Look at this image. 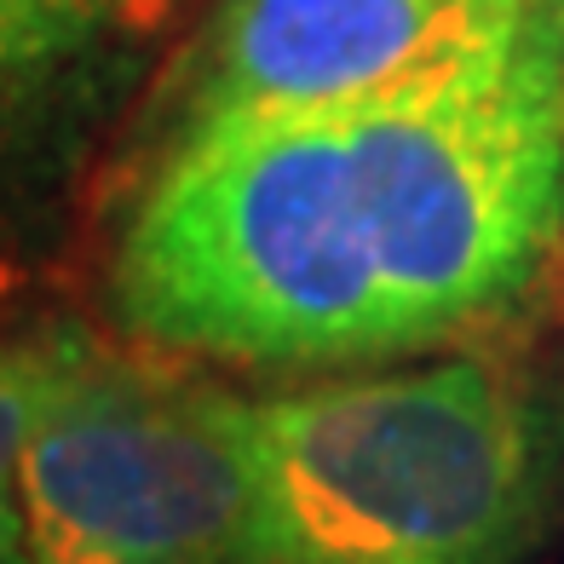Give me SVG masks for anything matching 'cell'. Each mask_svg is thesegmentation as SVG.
Returning <instances> with one entry per match:
<instances>
[{
  "label": "cell",
  "instance_id": "ba28073f",
  "mask_svg": "<svg viewBox=\"0 0 564 564\" xmlns=\"http://www.w3.org/2000/svg\"><path fill=\"white\" fill-rule=\"evenodd\" d=\"M553 18H558V46H564V0H553Z\"/></svg>",
  "mask_w": 564,
  "mask_h": 564
},
{
  "label": "cell",
  "instance_id": "8992f818",
  "mask_svg": "<svg viewBox=\"0 0 564 564\" xmlns=\"http://www.w3.org/2000/svg\"><path fill=\"white\" fill-rule=\"evenodd\" d=\"M98 30L75 23L53 0H0V116H12Z\"/></svg>",
  "mask_w": 564,
  "mask_h": 564
},
{
  "label": "cell",
  "instance_id": "3957f363",
  "mask_svg": "<svg viewBox=\"0 0 564 564\" xmlns=\"http://www.w3.org/2000/svg\"><path fill=\"white\" fill-rule=\"evenodd\" d=\"M23 449L30 564H242L248 398L93 340H53Z\"/></svg>",
  "mask_w": 564,
  "mask_h": 564
},
{
  "label": "cell",
  "instance_id": "5b68a950",
  "mask_svg": "<svg viewBox=\"0 0 564 564\" xmlns=\"http://www.w3.org/2000/svg\"><path fill=\"white\" fill-rule=\"evenodd\" d=\"M53 340L7 346L0 340V564H30V524H23V449L53 387Z\"/></svg>",
  "mask_w": 564,
  "mask_h": 564
},
{
  "label": "cell",
  "instance_id": "6da1fadb",
  "mask_svg": "<svg viewBox=\"0 0 564 564\" xmlns=\"http://www.w3.org/2000/svg\"><path fill=\"white\" fill-rule=\"evenodd\" d=\"M564 260L553 0L335 116L173 139L110 253L133 340L248 369H392L512 323Z\"/></svg>",
  "mask_w": 564,
  "mask_h": 564
},
{
  "label": "cell",
  "instance_id": "7a4b0ae2",
  "mask_svg": "<svg viewBox=\"0 0 564 564\" xmlns=\"http://www.w3.org/2000/svg\"><path fill=\"white\" fill-rule=\"evenodd\" d=\"M242 564H530L564 519V392L426 357L248 398Z\"/></svg>",
  "mask_w": 564,
  "mask_h": 564
},
{
  "label": "cell",
  "instance_id": "52a82bcc",
  "mask_svg": "<svg viewBox=\"0 0 564 564\" xmlns=\"http://www.w3.org/2000/svg\"><path fill=\"white\" fill-rule=\"evenodd\" d=\"M58 12H69L75 23H87V30H105L110 23V12L121 7V0H53Z\"/></svg>",
  "mask_w": 564,
  "mask_h": 564
},
{
  "label": "cell",
  "instance_id": "277c9868",
  "mask_svg": "<svg viewBox=\"0 0 564 564\" xmlns=\"http://www.w3.org/2000/svg\"><path fill=\"white\" fill-rule=\"evenodd\" d=\"M530 0H219L173 139L335 116L421 82Z\"/></svg>",
  "mask_w": 564,
  "mask_h": 564
}]
</instances>
